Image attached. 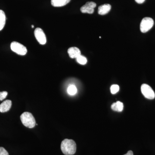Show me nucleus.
I'll use <instances>...</instances> for the list:
<instances>
[{
	"label": "nucleus",
	"instance_id": "obj_1",
	"mask_svg": "<svg viewBox=\"0 0 155 155\" xmlns=\"http://www.w3.org/2000/svg\"><path fill=\"white\" fill-rule=\"evenodd\" d=\"M61 150L64 155H74L76 152V143L72 140L65 139L61 143Z\"/></svg>",
	"mask_w": 155,
	"mask_h": 155
},
{
	"label": "nucleus",
	"instance_id": "obj_2",
	"mask_svg": "<svg viewBox=\"0 0 155 155\" xmlns=\"http://www.w3.org/2000/svg\"><path fill=\"white\" fill-rule=\"evenodd\" d=\"M22 124L25 127L32 128L36 125L35 119L32 114L29 112H24L20 116Z\"/></svg>",
	"mask_w": 155,
	"mask_h": 155
},
{
	"label": "nucleus",
	"instance_id": "obj_3",
	"mask_svg": "<svg viewBox=\"0 0 155 155\" xmlns=\"http://www.w3.org/2000/svg\"><path fill=\"white\" fill-rule=\"evenodd\" d=\"M11 50L19 55L24 56L27 52V49L25 46L16 41L12 42L11 45Z\"/></svg>",
	"mask_w": 155,
	"mask_h": 155
},
{
	"label": "nucleus",
	"instance_id": "obj_4",
	"mask_svg": "<svg viewBox=\"0 0 155 155\" xmlns=\"http://www.w3.org/2000/svg\"><path fill=\"white\" fill-rule=\"evenodd\" d=\"M154 25V21L150 17H145L142 20L140 24V30L143 33L149 31Z\"/></svg>",
	"mask_w": 155,
	"mask_h": 155
},
{
	"label": "nucleus",
	"instance_id": "obj_5",
	"mask_svg": "<svg viewBox=\"0 0 155 155\" xmlns=\"http://www.w3.org/2000/svg\"><path fill=\"white\" fill-rule=\"evenodd\" d=\"M141 91L142 94L148 99L153 100L154 99L155 94L152 88L146 84H143L141 86Z\"/></svg>",
	"mask_w": 155,
	"mask_h": 155
},
{
	"label": "nucleus",
	"instance_id": "obj_6",
	"mask_svg": "<svg viewBox=\"0 0 155 155\" xmlns=\"http://www.w3.org/2000/svg\"><path fill=\"white\" fill-rule=\"evenodd\" d=\"M34 35L37 41L40 44L44 45L46 43L47 38L45 34L41 28H36L34 31Z\"/></svg>",
	"mask_w": 155,
	"mask_h": 155
},
{
	"label": "nucleus",
	"instance_id": "obj_7",
	"mask_svg": "<svg viewBox=\"0 0 155 155\" xmlns=\"http://www.w3.org/2000/svg\"><path fill=\"white\" fill-rule=\"evenodd\" d=\"M96 4L94 2H87L81 8L80 11L81 13L85 14H92L94 12V8L96 7Z\"/></svg>",
	"mask_w": 155,
	"mask_h": 155
},
{
	"label": "nucleus",
	"instance_id": "obj_8",
	"mask_svg": "<svg viewBox=\"0 0 155 155\" xmlns=\"http://www.w3.org/2000/svg\"><path fill=\"white\" fill-rule=\"evenodd\" d=\"M12 101L11 100H7L4 101L0 104V112L5 113L8 112L11 108Z\"/></svg>",
	"mask_w": 155,
	"mask_h": 155
},
{
	"label": "nucleus",
	"instance_id": "obj_9",
	"mask_svg": "<svg viewBox=\"0 0 155 155\" xmlns=\"http://www.w3.org/2000/svg\"><path fill=\"white\" fill-rule=\"evenodd\" d=\"M68 53L70 58L74 59L78 58L81 55L80 50L78 48L71 47L68 50Z\"/></svg>",
	"mask_w": 155,
	"mask_h": 155
},
{
	"label": "nucleus",
	"instance_id": "obj_10",
	"mask_svg": "<svg viewBox=\"0 0 155 155\" xmlns=\"http://www.w3.org/2000/svg\"><path fill=\"white\" fill-rule=\"evenodd\" d=\"M111 9V6L110 4H106L99 6L98 10V14L101 15H106L108 14Z\"/></svg>",
	"mask_w": 155,
	"mask_h": 155
},
{
	"label": "nucleus",
	"instance_id": "obj_11",
	"mask_svg": "<svg viewBox=\"0 0 155 155\" xmlns=\"http://www.w3.org/2000/svg\"><path fill=\"white\" fill-rule=\"evenodd\" d=\"M70 1L71 0H51V4L54 7H61L67 5Z\"/></svg>",
	"mask_w": 155,
	"mask_h": 155
},
{
	"label": "nucleus",
	"instance_id": "obj_12",
	"mask_svg": "<svg viewBox=\"0 0 155 155\" xmlns=\"http://www.w3.org/2000/svg\"><path fill=\"white\" fill-rule=\"evenodd\" d=\"M123 108H124V105L123 103L119 101L116 102V103H114L111 106L112 110L117 112H122L123 110Z\"/></svg>",
	"mask_w": 155,
	"mask_h": 155
},
{
	"label": "nucleus",
	"instance_id": "obj_13",
	"mask_svg": "<svg viewBox=\"0 0 155 155\" xmlns=\"http://www.w3.org/2000/svg\"><path fill=\"white\" fill-rule=\"evenodd\" d=\"M6 17L5 12L0 10V31L2 30L5 25Z\"/></svg>",
	"mask_w": 155,
	"mask_h": 155
},
{
	"label": "nucleus",
	"instance_id": "obj_14",
	"mask_svg": "<svg viewBox=\"0 0 155 155\" xmlns=\"http://www.w3.org/2000/svg\"><path fill=\"white\" fill-rule=\"evenodd\" d=\"M77 90L76 87L73 84L69 85L67 89V92L70 95H74L77 93Z\"/></svg>",
	"mask_w": 155,
	"mask_h": 155
},
{
	"label": "nucleus",
	"instance_id": "obj_15",
	"mask_svg": "<svg viewBox=\"0 0 155 155\" xmlns=\"http://www.w3.org/2000/svg\"><path fill=\"white\" fill-rule=\"evenodd\" d=\"M76 61H77L78 64H81V65H85L87 63V58L84 56L81 55L78 56V58H76Z\"/></svg>",
	"mask_w": 155,
	"mask_h": 155
},
{
	"label": "nucleus",
	"instance_id": "obj_16",
	"mask_svg": "<svg viewBox=\"0 0 155 155\" xmlns=\"http://www.w3.org/2000/svg\"><path fill=\"white\" fill-rule=\"evenodd\" d=\"M119 90V86L117 84H114L112 85L110 87V91L112 94H116Z\"/></svg>",
	"mask_w": 155,
	"mask_h": 155
},
{
	"label": "nucleus",
	"instance_id": "obj_17",
	"mask_svg": "<svg viewBox=\"0 0 155 155\" xmlns=\"http://www.w3.org/2000/svg\"><path fill=\"white\" fill-rule=\"evenodd\" d=\"M8 94V92L5 91L0 92V101H3V100L5 99Z\"/></svg>",
	"mask_w": 155,
	"mask_h": 155
},
{
	"label": "nucleus",
	"instance_id": "obj_18",
	"mask_svg": "<svg viewBox=\"0 0 155 155\" xmlns=\"http://www.w3.org/2000/svg\"><path fill=\"white\" fill-rule=\"evenodd\" d=\"M0 155H9V153L4 147H0Z\"/></svg>",
	"mask_w": 155,
	"mask_h": 155
},
{
	"label": "nucleus",
	"instance_id": "obj_19",
	"mask_svg": "<svg viewBox=\"0 0 155 155\" xmlns=\"http://www.w3.org/2000/svg\"><path fill=\"white\" fill-rule=\"evenodd\" d=\"M135 1L138 4H142L144 2L145 0H135Z\"/></svg>",
	"mask_w": 155,
	"mask_h": 155
},
{
	"label": "nucleus",
	"instance_id": "obj_20",
	"mask_svg": "<svg viewBox=\"0 0 155 155\" xmlns=\"http://www.w3.org/2000/svg\"><path fill=\"white\" fill-rule=\"evenodd\" d=\"M124 155H134L133 152L132 151L130 150L129 151L127 152V153L126 154Z\"/></svg>",
	"mask_w": 155,
	"mask_h": 155
},
{
	"label": "nucleus",
	"instance_id": "obj_21",
	"mask_svg": "<svg viewBox=\"0 0 155 155\" xmlns=\"http://www.w3.org/2000/svg\"><path fill=\"white\" fill-rule=\"evenodd\" d=\"M31 27H32V28H33L34 27V26L33 25H31Z\"/></svg>",
	"mask_w": 155,
	"mask_h": 155
}]
</instances>
